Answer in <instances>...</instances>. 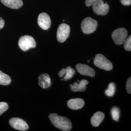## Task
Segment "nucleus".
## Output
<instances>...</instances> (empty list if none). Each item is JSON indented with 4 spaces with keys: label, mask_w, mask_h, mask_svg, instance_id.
I'll return each instance as SVG.
<instances>
[{
    "label": "nucleus",
    "mask_w": 131,
    "mask_h": 131,
    "mask_svg": "<svg viewBox=\"0 0 131 131\" xmlns=\"http://www.w3.org/2000/svg\"><path fill=\"white\" fill-rule=\"evenodd\" d=\"M49 118L54 126L62 131H70L72 128L71 122L67 117L58 116L56 113H52L49 115Z\"/></svg>",
    "instance_id": "f257e3e1"
},
{
    "label": "nucleus",
    "mask_w": 131,
    "mask_h": 131,
    "mask_svg": "<svg viewBox=\"0 0 131 131\" xmlns=\"http://www.w3.org/2000/svg\"><path fill=\"white\" fill-rule=\"evenodd\" d=\"M98 26L97 20L88 17L83 20L81 24V29L83 33L90 34L94 32Z\"/></svg>",
    "instance_id": "f03ea898"
},
{
    "label": "nucleus",
    "mask_w": 131,
    "mask_h": 131,
    "mask_svg": "<svg viewBox=\"0 0 131 131\" xmlns=\"http://www.w3.org/2000/svg\"><path fill=\"white\" fill-rule=\"evenodd\" d=\"M94 64L96 67L103 70H112L113 65L112 63L102 54H97L94 58Z\"/></svg>",
    "instance_id": "7ed1b4c3"
},
{
    "label": "nucleus",
    "mask_w": 131,
    "mask_h": 131,
    "mask_svg": "<svg viewBox=\"0 0 131 131\" xmlns=\"http://www.w3.org/2000/svg\"><path fill=\"white\" fill-rule=\"evenodd\" d=\"M19 46L21 50L25 52L31 48L36 47V42L31 36H24L19 38Z\"/></svg>",
    "instance_id": "20e7f679"
},
{
    "label": "nucleus",
    "mask_w": 131,
    "mask_h": 131,
    "mask_svg": "<svg viewBox=\"0 0 131 131\" xmlns=\"http://www.w3.org/2000/svg\"><path fill=\"white\" fill-rule=\"evenodd\" d=\"M127 36L128 32L126 29L124 28H119L113 32L112 38L115 44L120 45L125 42Z\"/></svg>",
    "instance_id": "39448f33"
},
{
    "label": "nucleus",
    "mask_w": 131,
    "mask_h": 131,
    "mask_svg": "<svg viewBox=\"0 0 131 131\" xmlns=\"http://www.w3.org/2000/svg\"><path fill=\"white\" fill-rule=\"evenodd\" d=\"M70 27L69 25L62 24L59 26L56 34L57 40L60 43L65 42L70 34Z\"/></svg>",
    "instance_id": "423d86ee"
},
{
    "label": "nucleus",
    "mask_w": 131,
    "mask_h": 131,
    "mask_svg": "<svg viewBox=\"0 0 131 131\" xmlns=\"http://www.w3.org/2000/svg\"><path fill=\"white\" fill-rule=\"evenodd\" d=\"M92 8L95 14L104 16L108 13L109 6L107 3L104 4L103 0H98L92 5Z\"/></svg>",
    "instance_id": "0eeeda50"
},
{
    "label": "nucleus",
    "mask_w": 131,
    "mask_h": 131,
    "mask_svg": "<svg viewBox=\"0 0 131 131\" xmlns=\"http://www.w3.org/2000/svg\"><path fill=\"white\" fill-rule=\"evenodd\" d=\"M10 125L15 129L19 131H26L29 129V126L27 123L23 119L14 117L9 120Z\"/></svg>",
    "instance_id": "6e6552de"
},
{
    "label": "nucleus",
    "mask_w": 131,
    "mask_h": 131,
    "mask_svg": "<svg viewBox=\"0 0 131 131\" xmlns=\"http://www.w3.org/2000/svg\"><path fill=\"white\" fill-rule=\"evenodd\" d=\"M38 23L40 28L47 30L51 27V20L49 16L47 13H42L39 14L38 17Z\"/></svg>",
    "instance_id": "1a4fd4ad"
},
{
    "label": "nucleus",
    "mask_w": 131,
    "mask_h": 131,
    "mask_svg": "<svg viewBox=\"0 0 131 131\" xmlns=\"http://www.w3.org/2000/svg\"><path fill=\"white\" fill-rule=\"evenodd\" d=\"M76 69L81 75L92 77L95 75V72L93 69L85 64H78L76 65Z\"/></svg>",
    "instance_id": "9d476101"
},
{
    "label": "nucleus",
    "mask_w": 131,
    "mask_h": 131,
    "mask_svg": "<svg viewBox=\"0 0 131 131\" xmlns=\"http://www.w3.org/2000/svg\"><path fill=\"white\" fill-rule=\"evenodd\" d=\"M84 101L82 99H70L67 103L68 106L72 110H78L81 109L84 107Z\"/></svg>",
    "instance_id": "9b49d317"
},
{
    "label": "nucleus",
    "mask_w": 131,
    "mask_h": 131,
    "mask_svg": "<svg viewBox=\"0 0 131 131\" xmlns=\"http://www.w3.org/2000/svg\"><path fill=\"white\" fill-rule=\"evenodd\" d=\"M89 84V81L86 80H82L81 81H77L73 84H70V89L74 92L84 91L86 89V86Z\"/></svg>",
    "instance_id": "f8f14e48"
},
{
    "label": "nucleus",
    "mask_w": 131,
    "mask_h": 131,
    "mask_svg": "<svg viewBox=\"0 0 131 131\" xmlns=\"http://www.w3.org/2000/svg\"><path fill=\"white\" fill-rule=\"evenodd\" d=\"M38 84L43 89L49 88L51 85V79L50 76L46 73H43L39 75Z\"/></svg>",
    "instance_id": "ddd939ff"
},
{
    "label": "nucleus",
    "mask_w": 131,
    "mask_h": 131,
    "mask_svg": "<svg viewBox=\"0 0 131 131\" xmlns=\"http://www.w3.org/2000/svg\"><path fill=\"white\" fill-rule=\"evenodd\" d=\"M1 2L5 6L14 9H19L23 5L21 0H1Z\"/></svg>",
    "instance_id": "4468645a"
},
{
    "label": "nucleus",
    "mask_w": 131,
    "mask_h": 131,
    "mask_svg": "<svg viewBox=\"0 0 131 131\" xmlns=\"http://www.w3.org/2000/svg\"><path fill=\"white\" fill-rule=\"evenodd\" d=\"M104 114L102 112L95 113L91 117L90 122L92 125L94 127L99 126L104 118Z\"/></svg>",
    "instance_id": "2eb2a0df"
},
{
    "label": "nucleus",
    "mask_w": 131,
    "mask_h": 131,
    "mask_svg": "<svg viewBox=\"0 0 131 131\" xmlns=\"http://www.w3.org/2000/svg\"><path fill=\"white\" fill-rule=\"evenodd\" d=\"M11 80L9 76L0 70V85H7L11 83Z\"/></svg>",
    "instance_id": "dca6fc26"
},
{
    "label": "nucleus",
    "mask_w": 131,
    "mask_h": 131,
    "mask_svg": "<svg viewBox=\"0 0 131 131\" xmlns=\"http://www.w3.org/2000/svg\"><path fill=\"white\" fill-rule=\"evenodd\" d=\"M75 74V70L71 68L70 67H68L66 69L65 74V77L63 78V80L67 81L71 79Z\"/></svg>",
    "instance_id": "f3484780"
},
{
    "label": "nucleus",
    "mask_w": 131,
    "mask_h": 131,
    "mask_svg": "<svg viewBox=\"0 0 131 131\" xmlns=\"http://www.w3.org/2000/svg\"><path fill=\"white\" fill-rule=\"evenodd\" d=\"M116 90V85L114 83H110L108 85V88L105 91V94L108 97H112Z\"/></svg>",
    "instance_id": "a211bd4d"
},
{
    "label": "nucleus",
    "mask_w": 131,
    "mask_h": 131,
    "mask_svg": "<svg viewBox=\"0 0 131 131\" xmlns=\"http://www.w3.org/2000/svg\"><path fill=\"white\" fill-rule=\"evenodd\" d=\"M111 113L113 119L116 122H118L120 116L119 109L117 107L112 108L111 111Z\"/></svg>",
    "instance_id": "6ab92c4d"
},
{
    "label": "nucleus",
    "mask_w": 131,
    "mask_h": 131,
    "mask_svg": "<svg viewBox=\"0 0 131 131\" xmlns=\"http://www.w3.org/2000/svg\"><path fill=\"white\" fill-rule=\"evenodd\" d=\"M124 48L127 51H131V36L126 39L124 42Z\"/></svg>",
    "instance_id": "aec40b11"
},
{
    "label": "nucleus",
    "mask_w": 131,
    "mask_h": 131,
    "mask_svg": "<svg viewBox=\"0 0 131 131\" xmlns=\"http://www.w3.org/2000/svg\"><path fill=\"white\" fill-rule=\"evenodd\" d=\"M8 108V104L5 102H0V116H1Z\"/></svg>",
    "instance_id": "412c9836"
},
{
    "label": "nucleus",
    "mask_w": 131,
    "mask_h": 131,
    "mask_svg": "<svg viewBox=\"0 0 131 131\" xmlns=\"http://www.w3.org/2000/svg\"><path fill=\"white\" fill-rule=\"evenodd\" d=\"M127 92L129 94L131 93V78L130 77L127 81Z\"/></svg>",
    "instance_id": "4be33fe9"
},
{
    "label": "nucleus",
    "mask_w": 131,
    "mask_h": 131,
    "mask_svg": "<svg viewBox=\"0 0 131 131\" xmlns=\"http://www.w3.org/2000/svg\"><path fill=\"white\" fill-rule=\"evenodd\" d=\"M98 0H86L85 1V5L87 6H90L95 3Z\"/></svg>",
    "instance_id": "5701e85b"
},
{
    "label": "nucleus",
    "mask_w": 131,
    "mask_h": 131,
    "mask_svg": "<svg viewBox=\"0 0 131 131\" xmlns=\"http://www.w3.org/2000/svg\"><path fill=\"white\" fill-rule=\"evenodd\" d=\"M121 3L124 5H130L131 0H120Z\"/></svg>",
    "instance_id": "b1692460"
},
{
    "label": "nucleus",
    "mask_w": 131,
    "mask_h": 131,
    "mask_svg": "<svg viewBox=\"0 0 131 131\" xmlns=\"http://www.w3.org/2000/svg\"><path fill=\"white\" fill-rule=\"evenodd\" d=\"M66 69H62L59 72H58V76L60 77H62L65 74Z\"/></svg>",
    "instance_id": "393cba45"
},
{
    "label": "nucleus",
    "mask_w": 131,
    "mask_h": 131,
    "mask_svg": "<svg viewBox=\"0 0 131 131\" xmlns=\"http://www.w3.org/2000/svg\"><path fill=\"white\" fill-rule=\"evenodd\" d=\"M5 21L2 18L0 17V30L4 27Z\"/></svg>",
    "instance_id": "a878e982"
},
{
    "label": "nucleus",
    "mask_w": 131,
    "mask_h": 131,
    "mask_svg": "<svg viewBox=\"0 0 131 131\" xmlns=\"http://www.w3.org/2000/svg\"><path fill=\"white\" fill-rule=\"evenodd\" d=\"M89 61H90V60H88V62H89Z\"/></svg>",
    "instance_id": "bb28decb"
}]
</instances>
